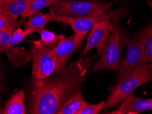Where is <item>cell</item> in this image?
Returning a JSON list of instances; mask_svg holds the SVG:
<instances>
[{"mask_svg": "<svg viewBox=\"0 0 152 114\" xmlns=\"http://www.w3.org/2000/svg\"><path fill=\"white\" fill-rule=\"evenodd\" d=\"M136 38L144 46L148 61L149 63H152V23L138 33Z\"/></svg>", "mask_w": 152, "mask_h": 114, "instance_id": "obj_15", "label": "cell"}, {"mask_svg": "<svg viewBox=\"0 0 152 114\" xmlns=\"http://www.w3.org/2000/svg\"><path fill=\"white\" fill-rule=\"evenodd\" d=\"M32 33V32L30 30H23L21 28H18L15 30L11 33L10 37H9L8 44L9 49H11L12 46L19 44L20 42L23 41L26 37L31 34Z\"/></svg>", "mask_w": 152, "mask_h": 114, "instance_id": "obj_18", "label": "cell"}, {"mask_svg": "<svg viewBox=\"0 0 152 114\" xmlns=\"http://www.w3.org/2000/svg\"><path fill=\"white\" fill-rule=\"evenodd\" d=\"M149 63L146 56L144 46L136 38L129 41L127 44L126 57L118 69L116 82L124 79L138 67Z\"/></svg>", "mask_w": 152, "mask_h": 114, "instance_id": "obj_7", "label": "cell"}, {"mask_svg": "<svg viewBox=\"0 0 152 114\" xmlns=\"http://www.w3.org/2000/svg\"><path fill=\"white\" fill-rule=\"evenodd\" d=\"M111 20L106 19L99 22L91 29L87 38L86 46L82 52V57H84L91 50L98 49L104 44L108 38L113 23Z\"/></svg>", "mask_w": 152, "mask_h": 114, "instance_id": "obj_9", "label": "cell"}, {"mask_svg": "<svg viewBox=\"0 0 152 114\" xmlns=\"http://www.w3.org/2000/svg\"><path fill=\"white\" fill-rule=\"evenodd\" d=\"M51 21H52V18L50 12L44 14L39 12L28 17L24 25V28L31 30L32 33L37 32L41 29L45 28L46 25Z\"/></svg>", "mask_w": 152, "mask_h": 114, "instance_id": "obj_14", "label": "cell"}, {"mask_svg": "<svg viewBox=\"0 0 152 114\" xmlns=\"http://www.w3.org/2000/svg\"><path fill=\"white\" fill-rule=\"evenodd\" d=\"M105 101L102 100L97 104H87L81 111L79 114H97L103 109H104Z\"/></svg>", "mask_w": 152, "mask_h": 114, "instance_id": "obj_20", "label": "cell"}, {"mask_svg": "<svg viewBox=\"0 0 152 114\" xmlns=\"http://www.w3.org/2000/svg\"><path fill=\"white\" fill-rule=\"evenodd\" d=\"M95 56L81 57L69 64L58 73L32 82L30 113L58 114L62 106L86 79Z\"/></svg>", "mask_w": 152, "mask_h": 114, "instance_id": "obj_1", "label": "cell"}, {"mask_svg": "<svg viewBox=\"0 0 152 114\" xmlns=\"http://www.w3.org/2000/svg\"><path fill=\"white\" fill-rule=\"evenodd\" d=\"M152 110V98H142L131 94L123 101L117 110L107 113L110 114H139L143 111Z\"/></svg>", "mask_w": 152, "mask_h": 114, "instance_id": "obj_10", "label": "cell"}, {"mask_svg": "<svg viewBox=\"0 0 152 114\" xmlns=\"http://www.w3.org/2000/svg\"><path fill=\"white\" fill-rule=\"evenodd\" d=\"M32 1V0H11L6 3L0 4V10L4 15L19 17L25 12Z\"/></svg>", "mask_w": 152, "mask_h": 114, "instance_id": "obj_13", "label": "cell"}, {"mask_svg": "<svg viewBox=\"0 0 152 114\" xmlns=\"http://www.w3.org/2000/svg\"><path fill=\"white\" fill-rule=\"evenodd\" d=\"M10 1H11V0H0V4L6 3V2H8Z\"/></svg>", "mask_w": 152, "mask_h": 114, "instance_id": "obj_22", "label": "cell"}, {"mask_svg": "<svg viewBox=\"0 0 152 114\" xmlns=\"http://www.w3.org/2000/svg\"><path fill=\"white\" fill-rule=\"evenodd\" d=\"M152 81V63L138 67L124 79L117 83L105 101L104 109L119 104L125 98L134 93L136 89Z\"/></svg>", "mask_w": 152, "mask_h": 114, "instance_id": "obj_3", "label": "cell"}, {"mask_svg": "<svg viewBox=\"0 0 152 114\" xmlns=\"http://www.w3.org/2000/svg\"><path fill=\"white\" fill-rule=\"evenodd\" d=\"M4 114H25V93L23 90H19L11 96L6 103L3 110Z\"/></svg>", "mask_w": 152, "mask_h": 114, "instance_id": "obj_11", "label": "cell"}, {"mask_svg": "<svg viewBox=\"0 0 152 114\" xmlns=\"http://www.w3.org/2000/svg\"><path fill=\"white\" fill-rule=\"evenodd\" d=\"M50 13L52 18V21L68 24L74 31V33L80 35H87L91 29L100 21L106 19L117 21L126 15V10L123 8H118L117 10H112L108 12H106L99 16L81 17H64L56 15L52 12Z\"/></svg>", "mask_w": 152, "mask_h": 114, "instance_id": "obj_6", "label": "cell"}, {"mask_svg": "<svg viewBox=\"0 0 152 114\" xmlns=\"http://www.w3.org/2000/svg\"><path fill=\"white\" fill-rule=\"evenodd\" d=\"M12 31L0 30V54L9 50L8 40Z\"/></svg>", "mask_w": 152, "mask_h": 114, "instance_id": "obj_21", "label": "cell"}, {"mask_svg": "<svg viewBox=\"0 0 152 114\" xmlns=\"http://www.w3.org/2000/svg\"><path fill=\"white\" fill-rule=\"evenodd\" d=\"M112 4L102 0H60L50 7V12L60 16H99L107 12Z\"/></svg>", "mask_w": 152, "mask_h": 114, "instance_id": "obj_4", "label": "cell"}, {"mask_svg": "<svg viewBox=\"0 0 152 114\" xmlns=\"http://www.w3.org/2000/svg\"><path fill=\"white\" fill-rule=\"evenodd\" d=\"M30 53L32 58L33 79H45L55 73L57 57L53 49L48 47L41 41H35L31 45Z\"/></svg>", "mask_w": 152, "mask_h": 114, "instance_id": "obj_5", "label": "cell"}, {"mask_svg": "<svg viewBox=\"0 0 152 114\" xmlns=\"http://www.w3.org/2000/svg\"><path fill=\"white\" fill-rule=\"evenodd\" d=\"M0 113H3V111L1 110V99L0 98Z\"/></svg>", "mask_w": 152, "mask_h": 114, "instance_id": "obj_23", "label": "cell"}, {"mask_svg": "<svg viewBox=\"0 0 152 114\" xmlns=\"http://www.w3.org/2000/svg\"><path fill=\"white\" fill-rule=\"evenodd\" d=\"M88 104L82 97L81 89L78 90L62 106L58 114H79L80 111Z\"/></svg>", "mask_w": 152, "mask_h": 114, "instance_id": "obj_12", "label": "cell"}, {"mask_svg": "<svg viewBox=\"0 0 152 114\" xmlns=\"http://www.w3.org/2000/svg\"><path fill=\"white\" fill-rule=\"evenodd\" d=\"M19 24V22H18V17L4 14L0 16V30H10L13 32L16 30Z\"/></svg>", "mask_w": 152, "mask_h": 114, "instance_id": "obj_19", "label": "cell"}, {"mask_svg": "<svg viewBox=\"0 0 152 114\" xmlns=\"http://www.w3.org/2000/svg\"><path fill=\"white\" fill-rule=\"evenodd\" d=\"M86 36L73 33L68 38H64L54 49H53L57 57L55 73L60 72L67 65L69 60L84 42Z\"/></svg>", "mask_w": 152, "mask_h": 114, "instance_id": "obj_8", "label": "cell"}, {"mask_svg": "<svg viewBox=\"0 0 152 114\" xmlns=\"http://www.w3.org/2000/svg\"><path fill=\"white\" fill-rule=\"evenodd\" d=\"M59 1L60 0H32L25 12L21 16L23 18H28L35 13L39 12L42 9L50 7Z\"/></svg>", "mask_w": 152, "mask_h": 114, "instance_id": "obj_17", "label": "cell"}, {"mask_svg": "<svg viewBox=\"0 0 152 114\" xmlns=\"http://www.w3.org/2000/svg\"><path fill=\"white\" fill-rule=\"evenodd\" d=\"M3 15V13L1 12V10H0V16H1V15Z\"/></svg>", "mask_w": 152, "mask_h": 114, "instance_id": "obj_24", "label": "cell"}, {"mask_svg": "<svg viewBox=\"0 0 152 114\" xmlns=\"http://www.w3.org/2000/svg\"><path fill=\"white\" fill-rule=\"evenodd\" d=\"M37 32L41 36V42L50 49H54L65 38V35L56 34L45 28L41 29Z\"/></svg>", "mask_w": 152, "mask_h": 114, "instance_id": "obj_16", "label": "cell"}, {"mask_svg": "<svg viewBox=\"0 0 152 114\" xmlns=\"http://www.w3.org/2000/svg\"><path fill=\"white\" fill-rule=\"evenodd\" d=\"M129 39L117 22L112 25L108 37L97 49L99 60L94 64L91 74L102 70H118L123 61V52Z\"/></svg>", "mask_w": 152, "mask_h": 114, "instance_id": "obj_2", "label": "cell"}]
</instances>
